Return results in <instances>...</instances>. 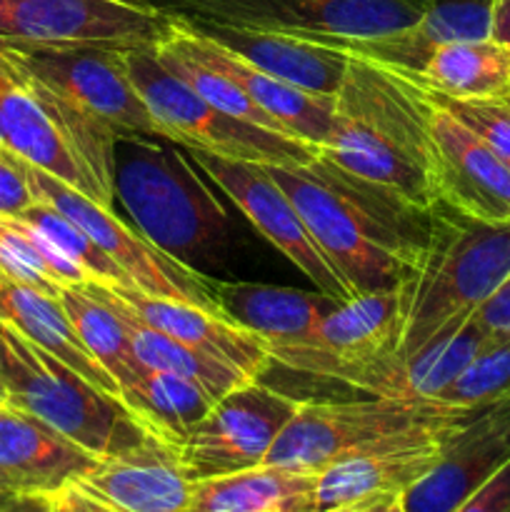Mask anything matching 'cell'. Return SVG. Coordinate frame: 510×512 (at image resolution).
<instances>
[{
  "mask_svg": "<svg viewBox=\"0 0 510 512\" xmlns=\"http://www.w3.org/2000/svg\"><path fill=\"white\" fill-rule=\"evenodd\" d=\"M318 158L418 213L438 203L428 93L373 60L350 55L335 93L333 130Z\"/></svg>",
  "mask_w": 510,
  "mask_h": 512,
  "instance_id": "obj_1",
  "label": "cell"
},
{
  "mask_svg": "<svg viewBox=\"0 0 510 512\" xmlns=\"http://www.w3.org/2000/svg\"><path fill=\"white\" fill-rule=\"evenodd\" d=\"M268 170L350 293L393 288L408 278L425 243L430 210L418 213L320 158Z\"/></svg>",
  "mask_w": 510,
  "mask_h": 512,
  "instance_id": "obj_2",
  "label": "cell"
},
{
  "mask_svg": "<svg viewBox=\"0 0 510 512\" xmlns=\"http://www.w3.org/2000/svg\"><path fill=\"white\" fill-rule=\"evenodd\" d=\"M510 275V223L468 218L443 203L428 213V233L408 283V318L398 360L440 328L473 313Z\"/></svg>",
  "mask_w": 510,
  "mask_h": 512,
  "instance_id": "obj_3",
  "label": "cell"
},
{
  "mask_svg": "<svg viewBox=\"0 0 510 512\" xmlns=\"http://www.w3.org/2000/svg\"><path fill=\"white\" fill-rule=\"evenodd\" d=\"M0 348L8 405L43 420L95 460L125 453L150 435L118 395L85 380L3 320Z\"/></svg>",
  "mask_w": 510,
  "mask_h": 512,
  "instance_id": "obj_4",
  "label": "cell"
},
{
  "mask_svg": "<svg viewBox=\"0 0 510 512\" xmlns=\"http://www.w3.org/2000/svg\"><path fill=\"white\" fill-rule=\"evenodd\" d=\"M118 145L125 153L115 155V193L135 228L183 263L213 250L225 235V210L188 158L143 135Z\"/></svg>",
  "mask_w": 510,
  "mask_h": 512,
  "instance_id": "obj_5",
  "label": "cell"
},
{
  "mask_svg": "<svg viewBox=\"0 0 510 512\" xmlns=\"http://www.w3.org/2000/svg\"><path fill=\"white\" fill-rule=\"evenodd\" d=\"M408 318V283L343 300L308 340L270 348L273 363L390 398Z\"/></svg>",
  "mask_w": 510,
  "mask_h": 512,
  "instance_id": "obj_6",
  "label": "cell"
},
{
  "mask_svg": "<svg viewBox=\"0 0 510 512\" xmlns=\"http://www.w3.org/2000/svg\"><path fill=\"white\" fill-rule=\"evenodd\" d=\"M125 70L158 120L163 138L188 150L258 165H310L318 153L303 140L273 133L223 113L170 73L153 48L123 50Z\"/></svg>",
  "mask_w": 510,
  "mask_h": 512,
  "instance_id": "obj_7",
  "label": "cell"
},
{
  "mask_svg": "<svg viewBox=\"0 0 510 512\" xmlns=\"http://www.w3.org/2000/svg\"><path fill=\"white\" fill-rule=\"evenodd\" d=\"M0 63L13 80H33L53 90L90 118L110 125L120 138H163L158 120L125 70L123 50L45 48L0 38Z\"/></svg>",
  "mask_w": 510,
  "mask_h": 512,
  "instance_id": "obj_8",
  "label": "cell"
},
{
  "mask_svg": "<svg viewBox=\"0 0 510 512\" xmlns=\"http://www.w3.org/2000/svg\"><path fill=\"white\" fill-rule=\"evenodd\" d=\"M20 165H23L35 200L53 205L55 210L68 215L78 228H83V233L123 270L130 288L145 295H155V298L183 300V303L220 313L213 278L198 273L193 265L183 263L175 255L165 253L138 228H130L113 210L103 208L73 185L60 183L58 178L25 163V160H20Z\"/></svg>",
  "mask_w": 510,
  "mask_h": 512,
  "instance_id": "obj_9",
  "label": "cell"
},
{
  "mask_svg": "<svg viewBox=\"0 0 510 512\" xmlns=\"http://www.w3.org/2000/svg\"><path fill=\"white\" fill-rule=\"evenodd\" d=\"M183 18L328 43L378 38L413 25L428 0H160Z\"/></svg>",
  "mask_w": 510,
  "mask_h": 512,
  "instance_id": "obj_10",
  "label": "cell"
},
{
  "mask_svg": "<svg viewBox=\"0 0 510 512\" xmlns=\"http://www.w3.org/2000/svg\"><path fill=\"white\" fill-rule=\"evenodd\" d=\"M448 413L453 408L383 395L365 400H303L270 448L265 465L320 473L335 460Z\"/></svg>",
  "mask_w": 510,
  "mask_h": 512,
  "instance_id": "obj_11",
  "label": "cell"
},
{
  "mask_svg": "<svg viewBox=\"0 0 510 512\" xmlns=\"http://www.w3.org/2000/svg\"><path fill=\"white\" fill-rule=\"evenodd\" d=\"M173 23L155 0H8L0 38L45 48H153Z\"/></svg>",
  "mask_w": 510,
  "mask_h": 512,
  "instance_id": "obj_12",
  "label": "cell"
},
{
  "mask_svg": "<svg viewBox=\"0 0 510 512\" xmlns=\"http://www.w3.org/2000/svg\"><path fill=\"white\" fill-rule=\"evenodd\" d=\"M300 403L260 380L230 390L180 445L190 478H218L263 465Z\"/></svg>",
  "mask_w": 510,
  "mask_h": 512,
  "instance_id": "obj_13",
  "label": "cell"
},
{
  "mask_svg": "<svg viewBox=\"0 0 510 512\" xmlns=\"http://www.w3.org/2000/svg\"><path fill=\"white\" fill-rule=\"evenodd\" d=\"M190 160L238 205L263 238L315 285V290L338 300L353 298L345 280L313 240L293 200L275 183L268 165L218 158L200 150H190Z\"/></svg>",
  "mask_w": 510,
  "mask_h": 512,
  "instance_id": "obj_14",
  "label": "cell"
},
{
  "mask_svg": "<svg viewBox=\"0 0 510 512\" xmlns=\"http://www.w3.org/2000/svg\"><path fill=\"white\" fill-rule=\"evenodd\" d=\"M475 413L478 410H453L330 463L318 473V510L380 495L400 498L438 463L448 440Z\"/></svg>",
  "mask_w": 510,
  "mask_h": 512,
  "instance_id": "obj_15",
  "label": "cell"
},
{
  "mask_svg": "<svg viewBox=\"0 0 510 512\" xmlns=\"http://www.w3.org/2000/svg\"><path fill=\"white\" fill-rule=\"evenodd\" d=\"M430 140L438 203L468 218L510 223V165L433 98Z\"/></svg>",
  "mask_w": 510,
  "mask_h": 512,
  "instance_id": "obj_16",
  "label": "cell"
},
{
  "mask_svg": "<svg viewBox=\"0 0 510 512\" xmlns=\"http://www.w3.org/2000/svg\"><path fill=\"white\" fill-rule=\"evenodd\" d=\"M173 15L175 23L163 40H168L170 45L188 53L198 63L208 65L215 73L233 80L255 105H260L265 113L273 115L290 135H295L298 140L308 143L310 148H315V153L323 148L335 123V98L308 93V90H300L295 85L283 83V80L263 73L253 63L240 58L238 53L223 48L215 40L205 38L183 15Z\"/></svg>",
  "mask_w": 510,
  "mask_h": 512,
  "instance_id": "obj_17",
  "label": "cell"
},
{
  "mask_svg": "<svg viewBox=\"0 0 510 512\" xmlns=\"http://www.w3.org/2000/svg\"><path fill=\"white\" fill-rule=\"evenodd\" d=\"M510 460V400L478 410L438 463L400 495L405 512H453Z\"/></svg>",
  "mask_w": 510,
  "mask_h": 512,
  "instance_id": "obj_18",
  "label": "cell"
},
{
  "mask_svg": "<svg viewBox=\"0 0 510 512\" xmlns=\"http://www.w3.org/2000/svg\"><path fill=\"white\" fill-rule=\"evenodd\" d=\"M75 483L120 512H188L195 480L175 445L148 435L125 453L95 460Z\"/></svg>",
  "mask_w": 510,
  "mask_h": 512,
  "instance_id": "obj_19",
  "label": "cell"
},
{
  "mask_svg": "<svg viewBox=\"0 0 510 512\" xmlns=\"http://www.w3.org/2000/svg\"><path fill=\"white\" fill-rule=\"evenodd\" d=\"M100 285L118 303L133 310L140 320L158 328L160 333L170 335L178 343L210 355L220 363L233 365L250 380H260V375L273 365L268 343L218 310L200 308V305L183 303V300L155 298V295H145L135 288H123V285Z\"/></svg>",
  "mask_w": 510,
  "mask_h": 512,
  "instance_id": "obj_20",
  "label": "cell"
},
{
  "mask_svg": "<svg viewBox=\"0 0 510 512\" xmlns=\"http://www.w3.org/2000/svg\"><path fill=\"white\" fill-rule=\"evenodd\" d=\"M95 458L35 415L0 405V490L53 495L93 468Z\"/></svg>",
  "mask_w": 510,
  "mask_h": 512,
  "instance_id": "obj_21",
  "label": "cell"
},
{
  "mask_svg": "<svg viewBox=\"0 0 510 512\" xmlns=\"http://www.w3.org/2000/svg\"><path fill=\"white\" fill-rule=\"evenodd\" d=\"M490 28L493 0H428L425 13L408 28L378 38H343L323 45L415 75L440 45L485 40Z\"/></svg>",
  "mask_w": 510,
  "mask_h": 512,
  "instance_id": "obj_22",
  "label": "cell"
},
{
  "mask_svg": "<svg viewBox=\"0 0 510 512\" xmlns=\"http://www.w3.org/2000/svg\"><path fill=\"white\" fill-rule=\"evenodd\" d=\"M205 38L215 40L223 48L233 50L240 58L253 63L263 73L295 85L308 93L335 98L343 85L350 55L315 40L295 38V35L268 33V30L235 28V25L205 23V20L185 18Z\"/></svg>",
  "mask_w": 510,
  "mask_h": 512,
  "instance_id": "obj_23",
  "label": "cell"
},
{
  "mask_svg": "<svg viewBox=\"0 0 510 512\" xmlns=\"http://www.w3.org/2000/svg\"><path fill=\"white\" fill-rule=\"evenodd\" d=\"M220 313L268 343L270 348L308 340L343 300L320 290L283 288L265 283H223L215 280Z\"/></svg>",
  "mask_w": 510,
  "mask_h": 512,
  "instance_id": "obj_24",
  "label": "cell"
},
{
  "mask_svg": "<svg viewBox=\"0 0 510 512\" xmlns=\"http://www.w3.org/2000/svg\"><path fill=\"white\" fill-rule=\"evenodd\" d=\"M188 512H318V473L263 463L195 480Z\"/></svg>",
  "mask_w": 510,
  "mask_h": 512,
  "instance_id": "obj_25",
  "label": "cell"
},
{
  "mask_svg": "<svg viewBox=\"0 0 510 512\" xmlns=\"http://www.w3.org/2000/svg\"><path fill=\"white\" fill-rule=\"evenodd\" d=\"M0 320L105 393L118 395V385L88 353L58 295L0 278Z\"/></svg>",
  "mask_w": 510,
  "mask_h": 512,
  "instance_id": "obj_26",
  "label": "cell"
},
{
  "mask_svg": "<svg viewBox=\"0 0 510 512\" xmlns=\"http://www.w3.org/2000/svg\"><path fill=\"white\" fill-rule=\"evenodd\" d=\"M0 130L5 150L100 203L93 180L75 160L55 120L20 83L0 90Z\"/></svg>",
  "mask_w": 510,
  "mask_h": 512,
  "instance_id": "obj_27",
  "label": "cell"
},
{
  "mask_svg": "<svg viewBox=\"0 0 510 512\" xmlns=\"http://www.w3.org/2000/svg\"><path fill=\"white\" fill-rule=\"evenodd\" d=\"M490 345L493 340L475 323L473 313L453 320L440 328L428 343L420 345L413 355L400 360L395 368L390 398L438 405L440 395Z\"/></svg>",
  "mask_w": 510,
  "mask_h": 512,
  "instance_id": "obj_28",
  "label": "cell"
},
{
  "mask_svg": "<svg viewBox=\"0 0 510 512\" xmlns=\"http://www.w3.org/2000/svg\"><path fill=\"white\" fill-rule=\"evenodd\" d=\"M85 288L93 295H98L103 303H108L110 308H113V313L123 320L125 330H128L130 345H133L135 355H138L140 365H143L145 370H158V373L178 375V378L190 380V383H198L200 388L208 390L215 400H220L223 395H228L230 390L240 388V385L253 383L248 375L235 370L233 365L220 363V360L210 358V355L198 353V350L178 343V340H173L170 335L160 333L158 328H153V325H148L145 320H140L133 310H128L123 303H118V300H115L100 283H85Z\"/></svg>",
  "mask_w": 510,
  "mask_h": 512,
  "instance_id": "obj_29",
  "label": "cell"
},
{
  "mask_svg": "<svg viewBox=\"0 0 510 512\" xmlns=\"http://www.w3.org/2000/svg\"><path fill=\"white\" fill-rule=\"evenodd\" d=\"M408 78L445 98H500L510 90V50L493 38L440 45Z\"/></svg>",
  "mask_w": 510,
  "mask_h": 512,
  "instance_id": "obj_30",
  "label": "cell"
},
{
  "mask_svg": "<svg viewBox=\"0 0 510 512\" xmlns=\"http://www.w3.org/2000/svg\"><path fill=\"white\" fill-rule=\"evenodd\" d=\"M120 400L150 435L178 450L195 425L218 403L198 383L158 370H148L133 388L120 395Z\"/></svg>",
  "mask_w": 510,
  "mask_h": 512,
  "instance_id": "obj_31",
  "label": "cell"
},
{
  "mask_svg": "<svg viewBox=\"0 0 510 512\" xmlns=\"http://www.w3.org/2000/svg\"><path fill=\"white\" fill-rule=\"evenodd\" d=\"M58 298L88 353L98 360L100 368L118 385V395L133 388L148 370L140 365L123 320L85 285L60 288Z\"/></svg>",
  "mask_w": 510,
  "mask_h": 512,
  "instance_id": "obj_32",
  "label": "cell"
},
{
  "mask_svg": "<svg viewBox=\"0 0 510 512\" xmlns=\"http://www.w3.org/2000/svg\"><path fill=\"white\" fill-rule=\"evenodd\" d=\"M0 278L53 295L60 288L90 283L83 268L18 215H0Z\"/></svg>",
  "mask_w": 510,
  "mask_h": 512,
  "instance_id": "obj_33",
  "label": "cell"
},
{
  "mask_svg": "<svg viewBox=\"0 0 510 512\" xmlns=\"http://www.w3.org/2000/svg\"><path fill=\"white\" fill-rule=\"evenodd\" d=\"M153 50L155 55H158L160 63H163L170 73L178 75V78L183 80V83H188L200 98H205L218 110L233 115V118L245 120V123L260 125V128L273 130V133L295 138V135H290L288 130L273 118V115H268L260 105H255L253 100H250L248 95H245L230 78L215 73V70H210L208 65L198 63V60L190 58L188 53H183V50H178L175 45H170L168 40H160L158 45H153Z\"/></svg>",
  "mask_w": 510,
  "mask_h": 512,
  "instance_id": "obj_34",
  "label": "cell"
},
{
  "mask_svg": "<svg viewBox=\"0 0 510 512\" xmlns=\"http://www.w3.org/2000/svg\"><path fill=\"white\" fill-rule=\"evenodd\" d=\"M20 220H25L28 225H33L38 233H43L65 258L73 260L78 268L85 270V275L90 278V283H105V285H123L130 288L128 278L123 275V270L83 233V228L73 223L68 215H63L60 210H55L53 205L43 203V200H35L30 208H25L18 215Z\"/></svg>",
  "mask_w": 510,
  "mask_h": 512,
  "instance_id": "obj_35",
  "label": "cell"
},
{
  "mask_svg": "<svg viewBox=\"0 0 510 512\" xmlns=\"http://www.w3.org/2000/svg\"><path fill=\"white\" fill-rule=\"evenodd\" d=\"M510 400V340L485 348L465 373L440 395L438 405L453 410H483Z\"/></svg>",
  "mask_w": 510,
  "mask_h": 512,
  "instance_id": "obj_36",
  "label": "cell"
},
{
  "mask_svg": "<svg viewBox=\"0 0 510 512\" xmlns=\"http://www.w3.org/2000/svg\"><path fill=\"white\" fill-rule=\"evenodd\" d=\"M428 93V90H425ZM430 98L438 105H443L448 113L463 125H468L503 163L510 165V100L505 95L500 98H445V95H433Z\"/></svg>",
  "mask_w": 510,
  "mask_h": 512,
  "instance_id": "obj_37",
  "label": "cell"
},
{
  "mask_svg": "<svg viewBox=\"0 0 510 512\" xmlns=\"http://www.w3.org/2000/svg\"><path fill=\"white\" fill-rule=\"evenodd\" d=\"M35 203L18 155L0 148V215H20Z\"/></svg>",
  "mask_w": 510,
  "mask_h": 512,
  "instance_id": "obj_38",
  "label": "cell"
},
{
  "mask_svg": "<svg viewBox=\"0 0 510 512\" xmlns=\"http://www.w3.org/2000/svg\"><path fill=\"white\" fill-rule=\"evenodd\" d=\"M473 318L493 343L510 340V275L473 310Z\"/></svg>",
  "mask_w": 510,
  "mask_h": 512,
  "instance_id": "obj_39",
  "label": "cell"
},
{
  "mask_svg": "<svg viewBox=\"0 0 510 512\" xmlns=\"http://www.w3.org/2000/svg\"><path fill=\"white\" fill-rule=\"evenodd\" d=\"M453 512H510V460Z\"/></svg>",
  "mask_w": 510,
  "mask_h": 512,
  "instance_id": "obj_40",
  "label": "cell"
},
{
  "mask_svg": "<svg viewBox=\"0 0 510 512\" xmlns=\"http://www.w3.org/2000/svg\"><path fill=\"white\" fill-rule=\"evenodd\" d=\"M50 498V510L53 512H120L110 503L100 500L98 495L88 493L83 485L70 483L65 488H60L58 493L48 495Z\"/></svg>",
  "mask_w": 510,
  "mask_h": 512,
  "instance_id": "obj_41",
  "label": "cell"
},
{
  "mask_svg": "<svg viewBox=\"0 0 510 512\" xmlns=\"http://www.w3.org/2000/svg\"><path fill=\"white\" fill-rule=\"evenodd\" d=\"M0 512H53L48 495H10L0 503Z\"/></svg>",
  "mask_w": 510,
  "mask_h": 512,
  "instance_id": "obj_42",
  "label": "cell"
},
{
  "mask_svg": "<svg viewBox=\"0 0 510 512\" xmlns=\"http://www.w3.org/2000/svg\"><path fill=\"white\" fill-rule=\"evenodd\" d=\"M490 38L510 50V0H493V28Z\"/></svg>",
  "mask_w": 510,
  "mask_h": 512,
  "instance_id": "obj_43",
  "label": "cell"
},
{
  "mask_svg": "<svg viewBox=\"0 0 510 512\" xmlns=\"http://www.w3.org/2000/svg\"><path fill=\"white\" fill-rule=\"evenodd\" d=\"M395 498H388V495H380V498H363V500H353V503L345 505H335V508L328 510H318V512H385L390 508Z\"/></svg>",
  "mask_w": 510,
  "mask_h": 512,
  "instance_id": "obj_44",
  "label": "cell"
},
{
  "mask_svg": "<svg viewBox=\"0 0 510 512\" xmlns=\"http://www.w3.org/2000/svg\"><path fill=\"white\" fill-rule=\"evenodd\" d=\"M15 80H13V75L8 73V68H5L3 63H0V90H5V88H10V85H13Z\"/></svg>",
  "mask_w": 510,
  "mask_h": 512,
  "instance_id": "obj_45",
  "label": "cell"
},
{
  "mask_svg": "<svg viewBox=\"0 0 510 512\" xmlns=\"http://www.w3.org/2000/svg\"><path fill=\"white\" fill-rule=\"evenodd\" d=\"M5 8H8V0H0V35H3L5 25Z\"/></svg>",
  "mask_w": 510,
  "mask_h": 512,
  "instance_id": "obj_46",
  "label": "cell"
},
{
  "mask_svg": "<svg viewBox=\"0 0 510 512\" xmlns=\"http://www.w3.org/2000/svg\"><path fill=\"white\" fill-rule=\"evenodd\" d=\"M385 512H405V508H403V503H400V498H395L393 503H390V508L385 510Z\"/></svg>",
  "mask_w": 510,
  "mask_h": 512,
  "instance_id": "obj_47",
  "label": "cell"
},
{
  "mask_svg": "<svg viewBox=\"0 0 510 512\" xmlns=\"http://www.w3.org/2000/svg\"><path fill=\"white\" fill-rule=\"evenodd\" d=\"M3 403H8V390H5V383L0 380V405Z\"/></svg>",
  "mask_w": 510,
  "mask_h": 512,
  "instance_id": "obj_48",
  "label": "cell"
},
{
  "mask_svg": "<svg viewBox=\"0 0 510 512\" xmlns=\"http://www.w3.org/2000/svg\"><path fill=\"white\" fill-rule=\"evenodd\" d=\"M5 498H10V495H8V493H3V490H0V503H3Z\"/></svg>",
  "mask_w": 510,
  "mask_h": 512,
  "instance_id": "obj_49",
  "label": "cell"
},
{
  "mask_svg": "<svg viewBox=\"0 0 510 512\" xmlns=\"http://www.w3.org/2000/svg\"><path fill=\"white\" fill-rule=\"evenodd\" d=\"M0 148H5V143H3V130H0Z\"/></svg>",
  "mask_w": 510,
  "mask_h": 512,
  "instance_id": "obj_50",
  "label": "cell"
},
{
  "mask_svg": "<svg viewBox=\"0 0 510 512\" xmlns=\"http://www.w3.org/2000/svg\"><path fill=\"white\" fill-rule=\"evenodd\" d=\"M0 365H3V348H0Z\"/></svg>",
  "mask_w": 510,
  "mask_h": 512,
  "instance_id": "obj_51",
  "label": "cell"
},
{
  "mask_svg": "<svg viewBox=\"0 0 510 512\" xmlns=\"http://www.w3.org/2000/svg\"><path fill=\"white\" fill-rule=\"evenodd\" d=\"M505 98H508V100H510V90H508V93H505Z\"/></svg>",
  "mask_w": 510,
  "mask_h": 512,
  "instance_id": "obj_52",
  "label": "cell"
},
{
  "mask_svg": "<svg viewBox=\"0 0 510 512\" xmlns=\"http://www.w3.org/2000/svg\"><path fill=\"white\" fill-rule=\"evenodd\" d=\"M155 3H160V0H155Z\"/></svg>",
  "mask_w": 510,
  "mask_h": 512,
  "instance_id": "obj_53",
  "label": "cell"
}]
</instances>
